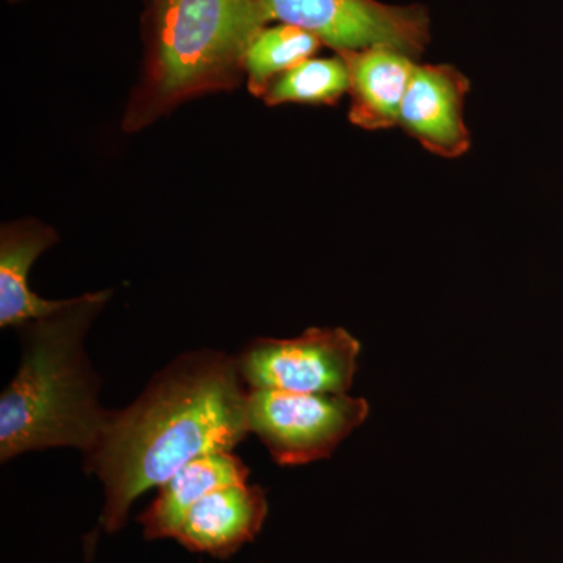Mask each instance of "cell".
<instances>
[{"label":"cell","mask_w":563,"mask_h":563,"mask_svg":"<svg viewBox=\"0 0 563 563\" xmlns=\"http://www.w3.org/2000/svg\"><path fill=\"white\" fill-rule=\"evenodd\" d=\"M110 296L87 292L20 328V369L0 396V461L57 446L87 454L98 443L110 412L99 404L98 377L84 344Z\"/></svg>","instance_id":"7a4b0ae2"},{"label":"cell","mask_w":563,"mask_h":563,"mask_svg":"<svg viewBox=\"0 0 563 563\" xmlns=\"http://www.w3.org/2000/svg\"><path fill=\"white\" fill-rule=\"evenodd\" d=\"M350 91V70L339 54L309 58L273 81L263 101L266 106H336Z\"/></svg>","instance_id":"4fadbf2b"},{"label":"cell","mask_w":563,"mask_h":563,"mask_svg":"<svg viewBox=\"0 0 563 563\" xmlns=\"http://www.w3.org/2000/svg\"><path fill=\"white\" fill-rule=\"evenodd\" d=\"M365 399L247 388V424L282 466L329 457L368 417Z\"/></svg>","instance_id":"5b68a950"},{"label":"cell","mask_w":563,"mask_h":563,"mask_svg":"<svg viewBox=\"0 0 563 563\" xmlns=\"http://www.w3.org/2000/svg\"><path fill=\"white\" fill-rule=\"evenodd\" d=\"M10 2H21V0H10Z\"/></svg>","instance_id":"9a60e30c"},{"label":"cell","mask_w":563,"mask_h":563,"mask_svg":"<svg viewBox=\"0 0 563 563\" xmlns=\"http://www.w3.org/2000/svg\"><path fill=\"white\" fill-rule=\"evenodd\" d=\"M144 63L122 118L135 133L190 99L244 79L252 40L269 25L255 0H144Z\"/></svg>","instance_id":"3957f363"},{"label":"cell","mask_w":563,"mask_h":563,"mask_svg":"<svg viewBox=\"0 0 563 563\" xmlns=\"http://www.w3.org/2000/svg\"><path fill=\"white\" fill-rule=\"evenodd\" d=\"M361 343L343 328H312L290 340L255 339L239 355L250 390L346 395Z\"/></svg>","instance_id":"8992f818"},{"label":"cell","mask_w":563,"mask_h":563,"mask_svg":"<svg viewBox=\"0 0 563 563\" xmlns=\"http://www.w3.org/2000/svg\"><path fill=\"white\" fill-rule=\"evenodd\" d=\"M99 529H95L91 533L85 537V563H91L96 554V544H98Z\"/></svg>","instance_id":"5bb4252c"},{"label":"cell","mask_w":563,"mask_h":563,"mask_svg":"<svg viewBox=\"0 0 563 563\" xmlns=\"http://www.w3.org/2000/svg\"><path fill=\"white\" fill-rule=\"evenodd\" d=\"M350 70V121L365 131L398 125L399 111L417 62L388 46L335 52Z\"/></svg>","instance_id":"9c48e42d"},{"label":"cell","mask_w":563,"mask_h":563,"mask_svg":"<svg viewBox=\"0 0 563 563\" xmlns=\"http://www.w3.org/2000/svg\"><path fill=\"white\" fill-rule=\"evenodd\" d=\"M324 44L313 33L295 25H266L252 40L244 57V77L252 96L263 99L282 74L317 55Z\"/></svg>","instance_id":"7c38bea8"},{"label":"cell","mask_w":563,"mask_h":563,"mask_svg":"<svg viewBox=\"0 0 563 563\" xmlns=\"http://www.w3.org/2000/svg\"><path fill=\"white\" fill-rule=\"evenodd\" d=\"M269 24L313 33L335 52L388 46L418 60L431 41V16L421 5L379 0H255Z\"/></svg>","instance_id":"277c9868"},{"label":"cell","mask_w":563,"mask_h":563,"mask_svg":"<svg viewBox=\"0 0 563 563\" xmlns=\"http://www.w3.org/2000/svg\"><path fill=\"white\" fill-rule=\"evenodd\" d=\"M247 388L236 358L190 351L152 377L125 409L110 412L85 468L103 484V531L128 523L139 496L162 487L199 455L232 451L250 435Z\"/></svg>","instance_id":"6da1fadb"},{"label":"cell","mask_w":563,"mask_h":563,"mask_svg":"<svg viewBox=\"0 0 563 563\" xmlns=\"http://www.w3.org/2000/svg\"><path fill=\"white\" fill-rule=\"evenodd\" d=\"M470 88V80L454 66L417 63L398 125L431 154L462 157L472 146V135L463 120Z\"/></svg>","instance_id":"52a82bcc"},{"label":"cell","mask_w":563,"mask_h":563,"mask_svg":"<svg viewBox=\"0 0 563 563\" xmlns=\"http://www.w3.org/2000/svg\"><path fill=\"white\" fill-rule=\"evenodd\" d=\"M58 242L57 232L36 220L2 225L0 231V328H22L60 312L69 299L47 301L32 291L31 269L44 251Z\"/></svg>","instance_id":"30bf717a"},{"label":"cell","mask_w":563,"mask_h":563,"mask_svg":"<svg viewBox=\"0 0 563 563\" xmlns=\"http://www.w3.org/2000/svg\"><path fill=\"white\" fill-rule=\"evenodd\" d=\"M250 468L232 451L199 455L166 481L157 498L136 518L146 540L174 539L188 510L209 493L246 484Z\"/></svg>","instance_id":"8fae6325"},{"label":"cell","mask_w":563,"mask_h":563,"mask_svg":"<svg viewBox=\"0 0 563 563\" xmlns=\"http://www.w3.org/2000/svg\"><path fill=\"white\" fill-rule=\"evenodd\" d=\"M266 517L268 499L262 487L229 485L196 503L174 540L191 553L228 559L258 536Z\"/></svg>","instance_id":"ba28073f"}]
</instances>
